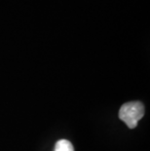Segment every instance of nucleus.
I'll use <instances>...</instances> for the list:
<instances>
[{
    "label": "nucleus",
    "instance_id": "f257e3e1",
    "mask_svg": "<svg viewBox=\"0 0 150 151\" xmlns=\"http://www.w3.org/2000/svg\"><path fill=\"white\" fill-rule=\"evenodd\" d=\"M144 115V106L139 101L126 102L120 107L119 118L130 129H135Z\"/></svg>",
    "mask_w": 150,
    "mask_h": 151
},
{
    "label": "nucleus",
    "instance_id": "f03ea898",
    "mask_svg": "<svg viewBox=\"0 0 150 151\" xmlns=\"http://www.w3.org/2000/svg\"><path fill=\"white\" fill-rule=\"evenodd\" d=\"M55 151H74L72 144L66 139H60L56 143Z\"/></svg>",
    "mask_w": 150,
    "mask_h": 151
}]
</instances>
